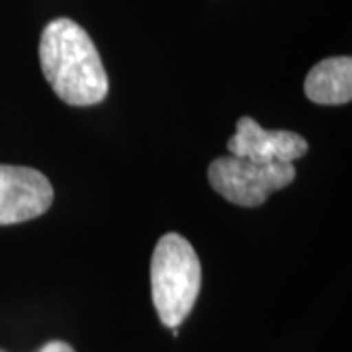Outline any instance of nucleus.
<instances>
[{"mask_svg": "<svg viewBox=\"0 0 352 352\" xmlns=\"http://www.w3.org/2000/svg\"><path fill=\"white\" fill-rule=\"evenodd\" d=\"M296 178L294 163H256L243 157H219L208 168L212 188L241 208H256Z\"/></svg>", "mask_w": 352, "mask_h": 352, "instance_id": "7ed1b4c3", "label": "nucleus"}, {"mask_svg": "<svg viewBox=\"0 0 352 352\" xmlns=\"http://www.w3.org/2000/svg\"><path fill=\"white\" fill-rule=\"evenodd\" d=\"M201 288L200 258L178 233L163 235L151 258V292L163 325L176 329L192 311Z\"/></svg>", "mask_w": 352, "mask_h": 352, "instance_id": "f03ea898", "label": "nucleus"}, {"mask_svg": "<svg viewBox=\"0 0 352 352\" xmlns=\"http://www.w3.org/2000/svg\"><path fill=\"white\" fill-rule=\"evenodd\" d=\"M0 352H4V351H0Z\"/></svg>", "mask_w": 352, "mask_h": 352, "instance_id": "6e6552de", "label": "nucleus"}, {"mask_svg": "<svg viewBox=\"0 0 352 352\" xmlns=\"http://www.w3.org/2000/svg\"><path fill=\"white\" fill-rule=\"evenodd\" d=\"M38 352H75V349L63 340H51L47 344H43Z\"/></svg>", "mask_w": 352, "mask_h": 352, "instance_id": "0eeeda50", "label": "nucleus"}, {"mask_svg": "<svg viewBox=\"0 0 352 352\" xmlns=\"http://www.w3.org/2000/svg\"><path fill=\"white\" fill-rule=\"evenodd\" d=\"M305 96L321 106H342L352 98V59L329 57L305 76Z\"/></svg>", "mask_w": 352, "mask_h": 352, "instance_id": "423d86ee", "label": "nucleus"}, {"mask_svg": "<svg viewBox=\"0 0 352 352\" xmlns=\"http://www.w3.org/2000/svg\"><path fill=\"white\" fill-rule=\"evenodd\" d=\"M39 63L45 80L69 106H94L108 94V75L85 28L57 18L39 39Z\"/></svg>", "mask_w": 352, "mask_h": 352, "instance_id": "f257e3e1", "label": "nucleus"}, {"mask_svg": "<svg viewBox=\"0 0 352 352\" xmlns=\"http://www.w3.org/2000/svg\"><path fill=\"white\" fill-rule=\"evenodd\" d=\"M53 204L47 176L30 166L0 164V226L36 219Z\"/></svg>", "mask_w": 352, "mask_h": 352, "instance_id": "20e7f679", "label": "nucleus"}, {"mask_svg": "<svg viewBox=\"0 0 352 352\" xmlns=\"http://www.w3.org/2000/svg\"><path fill=\"white\" fill-rule=\"evenodd\" d=\"M233 157L251 159L256 163H296L307 153L305 138L286 129H264L252 118L245 116L237 122L235 135L227 141Z\"/></svg>", "mask_w": 352, "mask_h": 352, "instance_id": "39448f33", "label": "nucleus"}]
</instances>
